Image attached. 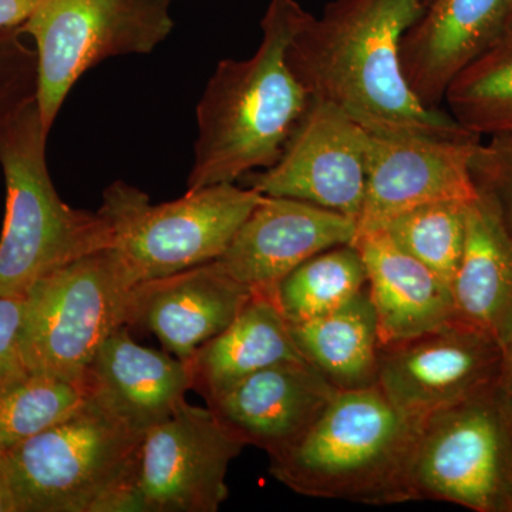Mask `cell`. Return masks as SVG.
<instances>
[{
  "label": "cell",
  "mask_w": 512,
  "mask_h": 512,
  "mask_svg": "<svg viewBox=\"0 0 512 512\" xmlns=\"http://www.w3.org/2000/svg\"><path fill=\"white\" fill-rule=\"evenodd\" d=\"M84 382L94 397L141 434L168 419L192 390L187 363L165 350L138 345L128 326L104 340Z\"/></svg>",
  "instance_id": "ac0fdd59"
},
{
  "label": "cell",
  "mask_w": 512,
  "mask_h": 512,
  "mask_svg": "<svg viewBox=\"0 0 512 512\" xmlns=\"http://www.w3.org/2000/svg\"><path fill=\"white\" fill-rule=\"evenodd\" d=\"M468 204L430 202L397 215L382 229L397 247L427 266L451 288L466 242Z\"/></svg>",
  "instance_id": "d4e9b609"
},
{
  "label": "cell",
  "mask_w": 512,
  "mask_h": 512,
  "mask_svg": "<svg viewBox=\"0 0 512 512\" xmlns=\"http://www.w3.org/2000/svg\"><path fill=\"white\" fill-rule=\"evenodd\" d=\"M0 512H16L12 490H10L6 450L0 448Z\"/></svg>",
  "instance_id": "1f68e13d"
},
{
  "label": "cell",
  "mask_w": 512,
  "mask_h": 512,
  "mask_svg": "<svg viewBox=\"0 0 512 512\" xmlns=\"http://www.w3.org/2000/svg\"><path fill=\"white\" fill-rule=\"evenodd\" d=\"M369 151L370 131L338 107L312 99L281 158L242 180L262 195L311 202L357 221Z\"/></svg>",
  "instance_id": "7c38bea8"
},
{
  "label": "cell",
  "mask_w": 512,
  "mask_h": 512,
  "mask_svg": "<svg viewBox=\"0 0 512 512\" xmlns=\"http://www.w3.org/2000/svg\"><path fill=\"white\" fill-rule=\"evenodd\" d=\"M262 197L247 185L217 184L154 205L140 188L116 181L97 212L109 225L111 248L140 284L220 258Z\"/></svg>",
  "instance_id": "8992f818"
},
{
  "label": "cell",
  "mask_w": 512,
  "mask_h": 512,
  "mask_svg": "<svg viewBox=\"0 0 512 512\" xmlns=\"http://www.w3.org/2000/svg\"><path fill=\"white\" fill-rule=\"evenodd\" d=\"M25 296H0V396L28 380L22 349Z\"/></svg>",
  "instance_id": "f1b7e54d"
},
{
  "label": "cell",
  "mask_w": 512,
  "mask_h": 512,
  "mask_svg": "<svg viewBox=\"0 0 512 512\" xmlns=\"http://www.w3.org/2000/svg\"><path fill=\"white\" fill-rule=\"evenodd\" d=\"M367 286L365 262L353 244L313 255L286 275L274 301L286 322L299 323L335 311Z\"/></svg>",
  "instance_id": "cb8c5ba5"
},
{
  "label": "cell",
  "mask_w": 512,
  "mask_h": 512,
  "mask_svg": "<svg viewBox=\"0 0 512 512\" xmlns=\"http://www.w3.org/2000/svg\"><path fill=\"white\" fill-rule=\"evenodd\" d=\"M511 0H430L402 39V66L417 99L439 110L458 74L504 32Z\"/></svg>",
  "instance_id": "2e32d148"
},
{
  "label": "cell",
  "mask_w": 512,
  "mask_h": 512,
  "mask_svg": "<svg viewBox=\"0 0 512 512\" xmlns=\"http://www.w3.org/2000/svg\"><path fill=\"white\" fill-rule=\"evenodd\" d=\"M423 2H424V5H427V3L430 2V0H423Z\"/></svg>",
  "instance_id": "836d02e7"
},
{
  "label": "cell",
  "mask_w": 512,
  "mask_h": 512,
  "mask_svg": "<svg viewBox=\"0 0 512 512\" xmlns=\"http://www.w3.org/2000/svg\"><path fill=\"white\" fill-rule=\"evenodd\" d=\"M252 295L215 259L134 286L128 328L148 330L165 352L187 363L228 328Z\"/></svg>",
  "instance_id": "9a60e30c"
},
{
  "label": "cell",
  "mask_w": 512,
  "mask_h": 512,
  "mask_svg": "<svg viewBox=\"0 0 512 512\" xmlns=\"http://www.w3.org/2000/svg\"><path fill=\"white\" fill-rule=\"evenodd\" d=\"M366 266L382 346L439 329L456 320L450 285L379 231L356 235Z\"/></svg>",
  "instance_id": "d6986e66"
},
{
  "label": "cell",
  "mask_w": 512,
  "mask_h": 512,
  "mask_svg": "<svg viewBox=\"0 0 512 512\" xmlns=\"http://www.w3.org/2000/svg\"><path fill=\"white\" fill-rule=\"evenodd\" d=\"M173 0H43L22 26L37 56L40 119L47 133L87 70L110 57L147 55L174 29Z\"/></svg>",
  "instance_id": "ba28073f"
},
{
  "label": "cell",
  "mask_w": 512,
  "mask_h": 512,
  "mask_svg": "<svg viewBox=\"0 0 512 512\" xmlns=\"http://www.w3.org/2000/svg\"><path fill=\"white\" fill-rule=\"evenodd\" d=\"M43 0H0V30L18 29Z\"/></svg>",
  "instance_id": "f546056e"
},
{
  "label": "cell",
  "mask_w": 512,
  "mask_h": 512,
  "mask_svg": "<svg viewBox=\"0 0 512 512\" xmlns=\"http://www.w3.org/2000/svg\"><path fill=\"white\" fill-rule=\"evenodd\" d=\"M89 396L86 382L32 375L0 396V448L32 439L70 416Z\"/></svg>",
  "instance_id": "484cf974"
},
{
  "label": "cell",
  "mask_w": 512,
  "mask_h": 512,
  "mask_svg": "<svg viewBox=\"0 0 512 512\" xmlns=\"http://www.w3.org/2000/svg\"><path fill=\"white\" fill-rule=\"evenodd\" d=\"M245 447L210 407L184 400L143 434L133 512H217L228 498V468Z\"/></svg>",
  "instance_id": "30bf717a"
},
{
  "label": "cell",
  "mask_w": 512,
  "mask_h": 512,
  "mask_svg": "<svg viewBox=\"0 0 512 512\" xmlns=\"http://www.w3.org/2000/svg\"><path fill=\"white\" fill-rule=\"evenodd\" d=\"M423 0H333L320 18L306 12L289 63L311 99L348 114L370 133L480 138L441 109L424 106L402 66V39Z\"/></svg>",
  "instance_id": "6da1fadb"
},
{
  "label": "cell",
  "mask_w": 512,
  "mask_h": 512,
  "mask_svg": "<svg viewBox=\"0 0 512 512\" xmlns=\"http://www.w3.org/2000/svg\"><path fill=\"white\" fill-rule=\"evenodd\" d=\"M22 36L19 28L0 30V124L36 100V50Z\"/></svg>",
  "instance_id": "4316f807"
},
{
  "label": "cell",
  "mask_w": 512,
  "mask_h": 512,
  "mask_svg": "<svg viewBox=\"0 0 512 512\" xmlns=\"http://www.w3.org/2000/svg\"><path fill=\"white\" fill-rule=\"evenodd\" d=\"M481 138L370 133L369 165L356 235L382 229L397 215L437 201L478 197L471 158Z\"/></svg>",
  "instance_id": "4fadbf2b"
},
{
  "label": "cell",
  "mask_w": 512,
  "mask_h": 512,
  "mask_svg": "<svg viewBox=\"0 0 512 512\" xmlns=\"http://www.w3.org/2000/svg\"><path fill=\"white\" fill-rule=\"evenodd\" d=\"M410 488L414 500L512 512V414L498 386L421 421Z\"/></svg>",
  "instance_id": "9c48e42d"
},
{
  "label": "cell",
  "mask_w": 512,
  "mask_h": 512,
  "mask_svg": "<svg viewBox=\"0 0 512 512\" xmlns=\"http://www.w3.org/2000/svg\"><path fill=\"white\" fill-rule=\"evenodd\" d=\"M47 136L36 100L0 124L6 185L0 296H26L56 269L111 248V231L99 212L77 210L57 194L47 168Z\"/></svg>",
  "instance_id": "5b68a950"
},
{
  "label": "cell",
  "mask_w": 512,
  "mask_h": 512,
  "mask_svg": "<svg viewBox=\"0 0 512 512\" xmlns=\"http://www.w3.org/2000/svg\"><path fill=\"white\" fill-rule=\"evenodd\" d=\"M136 285L114 248L76 259L36 282L25 296L22 330L30 373L83 383L104 340L128 326Z\"/></svg>",
  "instance_id": "52a82bcc"
},
{
  "label": "cell",
  "mask_w": 512,
  "mask_h": 512,
  "mask_svg": "<svg viewBox=\"0 0 512 512\" xmlns=\"http://www.w3.org/2000/svg\"><path fill=\"white\" fill-rule=\"evenodd\" d=\"M305 13L298 0H271L254 56L215 67L197 106L187 191L237 183L281 158L312 100L288 57Z\"/></svg>",
  "instance_id": "7a4b0ae2"
},
{
  "label": "cell",
  "mask_w": 512,
  "mask_h": 512,
  "mask_svg": "<svg viewBox=\"0 0 512 512\" xmlns=\"http://www.w3.org/2000/svg\"><path fill=\"white\" fill-rule=\"evenodd\" d=\"M353 218L311 202L264 195L217 259L252 292L274 298L279 282L313 255L353 244Z\"/></svg>",
  "instance_id": "5bb4252c"
},
{
  "label": "cell",
  "mask_w": 512,
  "mask_h": 512,
  "mask_svg": "<svg viewBox=\"0 0 512 512\" xmlns=\"http://www.w3.org/2000/svg\"><path fill=\"white\" fill-rule=\"evenodd\" d=\"M477 191L490 198L512 235V131L480 141L471 158Z\"/></svg>",
  "instance_id": "83f0119b"
},
{
  "label": "cell",
  "mask_w": 512,
  "mask_h": 512,
  "mask_svg": "<svg viewBox=\"0 0 512 512\" xmlns=\"http://www.w3.org/2000/svg\"><path fill=\"white\" fill-rule=\"evenodd\" d=\"M456 319L504 346L512 338V235L490 198L467 207L463 255L451 282Z\"/></svg>",
  "instance_id": "ffe728a7"
},
{
  "label": "cell",
  "mask_w": 512,
  "mask_h": 512,
  "mask_svg": "<svg viewBox=\"0 0 512 512\" xmlns=\"http://www.w3.org/2000/svg\"><path fill=\"white\" fill-rule=\"evenodd\" d=\"M448 114L470 133L491 137L512 131V20L490 49L448 87Z\"/></svg>",
  "instance_id": "603a6c76"
},
{
  "label": "cell",
  "mask_w": 512,
  "mask_h": 512,
  "mask_svg": "<svg viewBox=\"0 0 512 512\" xmlns=\"http://www.w3.org/2000/svg\"><path fill=\"white\" fill-rule=\"evenodd\" d=\"M503 370H501L500 382H498V390L503 397L505 406L508 407L512 414V338L507 345L504 346Z\"/></svg>",
  "instance_id": "4dcf8cb0"
},
{
  "label": "cell",
  "mask_w": 512,
  "mask_h": 512,
  "mask_svg": "<svg viewBox=\"0 0 512 512\" xmlns=\"http://www.w3.org/2000/svg\"><path fill=\"white\" fill-rule=\"evenodd\" d=\"M511 20H512V0H511L510 16H508L507 22H511Z\"/></svg>",
  "instance_id": "d6a6232c"
},
{
  "label": "cell",
  "mask_w": 512,
  "mask_h": 512,
  "mask_svg": "<svg viewBox=\"0 0 512 512\" xmlns=\"http://www.w3.org/2000/svg\"><path fill=\"white\" fill-rule=\"evenodd\" d=\"M303 360L291 328L271 296L255 293L228 328L188 360L192 390L205 403L276 363Z\"/></svg>",
  "instance_id": "44dd1931"
},
{
  "label": "cell",
  "mask_w": 512,
  "mask_h": 512,
  "mask_svg": "<svg viewBox=\"0 0 512 512\" xmlns=\"http://www.w3.org/2000/svg\"><path fill=\"white\" fill-rule=\"evenodd\" d=\"M339 390L305 360L259 370L207 407L245 446L271 454L309 429Z\"/></svg>",
  "instance_id": "e0dca14e"
},
{
  "label": "cell",
  "mask_w": 512,
  "mask_h": 512,
  "mask_svg": "<svg viewBox=\"0 0 512 512\" xmlns=\"http://www.w3.org/2000/svg\"><path fill=\"white\" fill-rule=\"evenodd\" d=\"M421 421L379 386L339 390L315 423L269 456V473L293 493L367 505L414 501L410 464Z\"/></svg>",
  "instance_id": "3957f363"
},
{
  "label": "cell",
  "mask_w": 512,
  "mask_h": 512,
  "mask_svg": "<svg viewBox=\"0 0 512 512\" xmlns=\"http://www.w3.org/2000/svg\"><path fill=\"white\" fill-rule=\"evenodd\" d=\"M503 360L498 340L456 319L382 346L377 386L406 416L423 421L497 387Z\"/></svg>",
  "instance_id": "8fae6325"
},
{
  "label": "cell",
  "mask_w": 512,
  "mask_h": 512,
  "mask_svg": "<svg viewBox=\"0 0 512 512\" xmlns=\"http://www.w3.org/2000/svg\"><path fill=\"white\" fill-rule=\"evenodd\" d=\"M289 328L302 359L336 389L376 386L382 342L367 286L335 311Z\"/></svg>",
  "instance_id": "7402d4cb"
},
{
  "label": "cell",
  "mask_w": 512,
  "mask_h": 512,
  "mask_svg": "<svg viewBox=\"0 0 512 512\" xmlns=\"http://www.w3.org/2000/svg\"><path fill=\"white\" fill-rule=\"evenodd\" d=\"M143 434L97 397L6 450L16 512H133Z\"/></svg>",
  "instance_id": "277c9868"
}]
</instances>
